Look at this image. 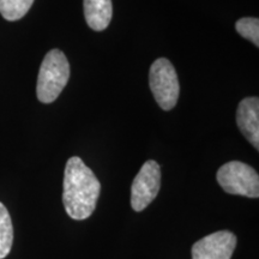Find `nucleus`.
<instances>
[{
  "label": "nucleus",
  "instance_id": "1",
  "mask_svg": "<svg viewBox=\"0 0 259 259\" xmlns=\"http://www.w3.org/2000/svg\"><path fill=\"white\" fill-rule=\"evenodd\" d=\"M101 192V184L82 158L70 157L65 167L63 203L67 215L76 221L93 215Z\"/></svg>",
  "mask_w": 259,
  "mask_h": 259
},
{
  "label": "nucleus",
  "instance_id": "2",
  "mask_svg": "<svg viewBox=\"0 0 259 259\" xmlns=\"http://www.w3.org/2000/svg\"><path fill=\"white\" fill-rule=\"evenodd\" d=\"M70 78V64L60 50H52L42 60L37 77L38 101L52 103L59 97Z\"/></svg>",
  "mask_w": 259,
  "mask_h": 259
},
{
  "label": "nucleus",
  "instance_id": "3",
  "mask_svg": "<svg viewBox=\"0 0 259 259\" xmlns=\"http://www.w3.org/2000/svg\"><path fill=\"white\" fill-rule=\"evenodd\" d=\"M149 85L157 105L163 111H170L176 107L180 94L177 71L166 58L155 60L149 71Z\"/></svg>",
  "mask_w": 259,
  "mask_h": 259
},
{
  "label": "nucleus",
  "instance_id": "4",
  "mask_svg": "<svg viewBox=\"0 0 259 259\" xmlns=\"http://www.w3.org/2000/svg\"><path fill=\"white\" fill-rule=\"evenodd\" d=\"M216 179L227 193L248 198L259 197L258 173L244 162L231 161L223 164L216 174Z\"/></svg>",
  "mask_w": 259,
  "mask_h": 259
},
{
  "label": "nucleus",
  "instance_id": "5",
  "mask_svg": "<svg viewBox=\"0 0 259 259\" xmlns=\"http://www.w3.org/2000/svg\"><path fill=\"white\" fill-rule=\"evenodd\" d=\"M161 187V169L156 161L148 160L139 169L131 186V206L141 212L153 203Z\"/></svg>",
  "mask_w": 259,
  "mask_h": 259
},
{
  "label": "nucleus",
  "instance_id": "6",
  "mask_svg": "<svg viewBox=\"0 0 259 259\" xmlns=\"http://www.w3.org/2000/svg\"><path fill=\"white\" fill-rule=\"evenodd\" d=\"M236 247V236L220 231L204 236L192 246V259H231Z\"/></svg>",
  "mask_w": 259,
  "mask_h": 259
},
{
  "label": "nucleus",
  "instance_id": "7",
  "mask_svg": "<svg viewBox=\"0 0 259 259\" xmlns=\"http://www.w3.org/2000/svg\"><path fill=\"white\" fill-rule=\"evenodd\" d=\"M236 124L241 134L253 147L259 149V99L246 97L239 103Z\"/></svg>",
  "mask_w": 259,
  "mask_h": 259
},
{
  "label": "nucleus",
  "instance_id": "8",
  "mask_svg": "<svg viewBox=\"0 0 259 259\" xmlns=\"http://www.w3.org/2000/svg\"><path fill=\"white\" fill-rule=\"evenodd\" d=\"M84 16L90 29L105 30L112 21V0H84Z\"/></svg>",
  "mask_w": 259,
  "mask_h": 259
},
{
  "label": "nucleus",
  "instance_id": "9",
  "mask_svg": "<svg viewBox=\"0 0 259 259\" xmlns=\"http://www.w3.org/2000/svg\"><path fill=\"white\" fill-rule=\"evenodd\" d=\"M14 245V225L6 206L0 202V259H5Z\"/></svg>",
  "mask_w": 259,
  "mask_h": 259
},
{
  "label": "nucleus",
  "instance_id": "10",
  "mask_svg": "<svg viewBox=\"0 0 259 259\" xmlns=\"http://www.w3.org/2000/svg\"><path fill=\"white\" fill-rule=\"evenodd\" d=\"M34 0H0V15L6 21H18L30 10Z\"/></svg>",
  "mask_w": 259,
  "mask_h": 259
},
{
  "label": "nucleus",
  "instance_id": "11",
  "mask_svg": "<svg viewBox=\"0 0 259 259\" xmlns=\"http://www.w3.org/2000/svg\"><path fill=\"white\" fill-rule=\"evenodd\" d=\"M235 29L244 38L250 40L255 47H259V19L254 17L240 18L235 23Z\"/></svg>",
  "mask_w": 259,
  "mask_h": 259
}]
</instances>
